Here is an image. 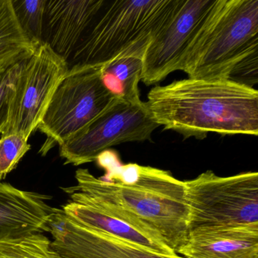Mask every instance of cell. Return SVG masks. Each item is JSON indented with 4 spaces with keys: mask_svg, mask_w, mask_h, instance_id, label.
<instances>
[{
    "mask_svg": "<svg viewBox=\"0 0 258 258\" xmlns=\"http://www.w3.org/2000/svg\"><path fill=\"white\" fill-rule=\"evenodd\" d=\"M217 4L218 0H178L143 55L141 81L146 85L158 84L172 72L182 70Z\"/></svg>",
    "mask_w": 258,
    "mask_h": 258,
    "instance_id": "obj_9",
    "label": "cell"
},
{
    "mask_svg": "<svg viewBox=\"0 0 258 258\" xmlns=\"http://www.w3.org/2000/svg\"><path fill=\"white\" fill-rule=\"evenodd\" d=\"M158 126L146 102L116 99L91 123L59 145L60 156L66 160L64 164L92 162L112 146L150 140Z\"/></svg>",
    "mask_w": 258,
    "mask_h": 258,
    "instance_id": "obj_7",
    "label": "cell"
},
{
    "mask_svg": "<svg viewBox=\"0 0 258 258\" xmlns=\"http://www.w3.org/2000/svg\"><path fill=\"white\" fill-rule=\"evenodd\" d=\"M142 55L118 57L101 66V80L106 90L119 100L140 103L139 83L143 75Z\"/></svg>",
    "mask_w": 258,
    "mask_h": 258,
    "instance_id": "obj_16",
    "label": "cell"
},
{
    "mask_svg": "<svg viewBox=\"0 0 258 258\" xmlns=\"http://www.w3.org/2000/svg\"><path fill=\"white\" fill-rule=\"evenodd\" d=\"M18 23L28 38L35 43H43L46 0H11Z\"/></svg>",
    "mask_w": 258,
    "mask_h": 258,
    "instance_id": "obj_18",
    "label": "cell"
},
{
    "mask_svg": "<svg viewBox=\"0 0 258 258\" xmlns=\"http://www.w3.org/2000/svg\"><path fill=\"white\" fill-rule=\"evenodd\" d=\"M178 0L105 1L77 48L73 66L101 67L128 55H144Z\"/></svg>",
    "mask_w": 258,
    "mask_h": 258,
    "instance_id": "obj_4",
    "label": "cell"
},
{
    "mask_svg": "<svg viewBox=\"0 0 258 258\" xmlns=\"http://www.w3.org/2000/svg\"><path fill=\"white\" fill-rule=\"evenodd\" d=\"M104 0H46L43 43L69 66Z\"/></svg>",
    "mask_w": 258,
    "mask_h": 258,
    "instance_id": "obj_12",
    "label": "cell"
},
{
    "mask_svg": "<svg viewBox=\"0 0 258 258\" xmlns=\"http://www.w3.org/2000/svg\"><path fill=\"white\" fill-rule=\"evenodd\" d=\"M184 182L188 233L258 226L257 172L219 176L208 170Z\"/></svg>",
    "mask_w": 258,
    "mask_h": 258,
    "instance_id": "obj_5",
    "label": "cell"
},
{
    "mask_svg": "<svg viewBox=\"0 0 258 258\" xmlns=\"http://www.w3.org/2000/svg\"><path fill=\"white\" fill-rule=\"evenodd\" d=\"M176 252L184 258H258V226L189 232Z\"/></svg>",
    "mask_w": 258,
    "mask_h": 258,
    "instance_id": "obj_14",
    "label": "cell"
},
{
    "mask_svg": "<svg viewBox=\"0 0 258 258\" xmlns=\"http://www.w3.org/2000/svg\"><path fill=\"white\" fill-rule=\"evenodd\" d=\"M98 164L105 176L96 177L87 169L75 173L77 186L98 206L137 219L155 230L175 252L188 238L189 211L184 181L167 170L137 164H121L112 151L102 152Z\"/></svg>",
    "mask_w": 258,
    "mask_h": 258,
    "instance_id": "obj_1",
    "label": "cell"
},
{
    "mask_svg": "<svg viewBox=\"0 0 258 258\" xmlns=\"http://www.w3.org/2000/svg\"><path fill=\"white\" fill-rule=\"evenodd\" d=\"M0 258H61L43 233L0 243Z\"/></svg>",
    "mask_w": 258,
    "mask_h": 258,
    "instance_id": "obj_17",
    "label": "cell"
},
{
    "mask_svg": "<svg viewBox=\"0 0 258 258\" xmlns=\"http://www.w3.org/2000/svg\"><path fill=\"white\" fill-rule=\"evenodd\" d=\"M146 102L158 126L185 140L220 135L258 134V92L228 80L188 78L157 86Z\"/></svg>",
    "mask_w": 258,
    "mask_h": 258,
    "instance_id": "obj_2",
    "label": "cell"
},
{
    "mask_svg": "<svg viewBox=\"0 0 258 258\" xmlns=\"http://www.w3.org/2000/svg\"><path fill=\"white\" fill-rule=\"evenodd\" d=\"M63 189L70 194L72 200L63 205L61 210L71 220L153 253L170 257L178 256L155 230L140 220L120 211L97 206L81 191L70 188Z\"/></svg>",
    "mask_w": 258,
    "mask_h": 258,
    "instance_id": "obj_11",
    "label": "cell"
},
{
    "mask_svg": "<svg viewBox=\"0 0 258 258\" xmlns=\"http://www.w3.org/2000/svg\"><path fill=\"white\" fill-rule=\"evenodd\" d=\"M68 71L64 60L46 44L39 45L24 62L10 91L7 124L2 135L20 134L28 140L38 127L57 86Z\"/></svg>",
    "mask_w": 258,
    "mask_h": 258,
    "instance_id": "obj_8",
    "label": "cell"
},
{
    "mask_svg": "<svg viewBox=\"0 0 258 258\" xmlns=\"http://www.w3.org/2000/svg\"><path fill=\"white\" fill-rule=\"evenodd\" d=\"M28 139L17 134L0 136V179L13 171L30 150Z\"/></svg>",
    "mask_w": 258,
    "mask_h": 258,
    "instance_id": "obj_19",
    "label": "cell"
},
{
    "mask_svg": "<svg viewBox=\"0 0 258 258\" xmlns=\"http://www.w3.org/2000/svg\"><path fill=\"white\" fill-rule=\"evenodd\" d=\"M115 98L101 80V67L73 66L57 86L38 125L46 136L40 150L46 155L105 111Z\"/></svg>",
    "mask_w": 258,
    "mask_h": 258,
    "instance_id": "obj_6",
    "label": "cell"
},
{
    "mask_svg": "<svg viewBox=\"0 0 258 258\" xmlns=\"http://www.w3.org/2000/svg\"><path fill=\"white\" fill-rule=\"evenodd\" d=\"M38 46L18 23L11 0H0V76L28 59Z\"/></svg>",
    "mask_w": 258,
    "mask_h": 258,
    "instance_id": "obj_15",
    "label": "cell"
},
{
    "mask_svg": "<svg viewBox=\"0 0 258 258\" xmlns=\"http://www.w3.org/2000/svg\"><path fill=\"white\" fill-rule=\"evenodd\" d=\"M51 246L61 258H184L163 256L140 246L93 230L55 208L49 223Z\"/></svg>",
    "mask_w": 258,
    "mask_h": 258,
    "instance_id": "obj_10",
    "label": "cell"
},
{
    "mask_svg": "<svg viewBox=\"0 0 258 258\" xmlns=\"http://www.w3.org/2000/svg\"><path fill=\"white\" fill-rule=\"evenodd\" d=\"M258 0H218L184 63L188 78L257 84Z\"/></svg>",
    "mask_w": 258,
    "mask_h": 258,
    "instance_id": "obj_3",
    "label": "cell"
},
{
    "mask_svg": "<svg viewBox=\"0 0 258 258\" xmlns=\"http://www.w3.org/2000/svg\"><path fill=\"white\" fill-rule=\"evenodd\" d=\"M25 61L17 64L0 76V136L4 133L7 124L10 91L20 74Z\"/></svg>",
    "mask_w": 258,
    "mask_h": 258,
    "instance_id": "obj_20",
    "label": "cell"
},
{
    "mask_svg": "<svg viewBox=\"0 0 258 258\" xmlns=\"http://www.w3.org/2000/svg\"><path fill=\"white\" fill-rule=\"evenodd\" d=\"M49 196L0 182V243L49 232L55 208Z\"/></svg>",
    "mask_w": 258,
    "mask_h": 258,
    "instance_id": "obj_13",
    "label": "cell"
}]
</instances>
